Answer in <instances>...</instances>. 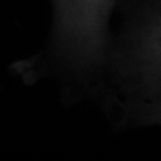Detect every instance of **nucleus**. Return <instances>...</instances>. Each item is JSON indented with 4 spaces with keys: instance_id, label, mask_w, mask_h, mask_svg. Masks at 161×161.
<instances>
[{
    "instance_id": "f03ea898",
    "label": "nucleus",
    "mask_w": 161,
    "mask_h": 161,
    "mask_svg": "<svg viewBox=\"0 0 161 161\" xmlns=\"http://www.w3.org/2000/svg\"><path fill=\"white\" fill-rule=\"evenodd\" d=\"M50 54L57 67L77 82L97 79L110 44L109 26L117 0H50Z\"/></svg>"
},
{
    "instance_id": "f257e3e1",
    "label": "nucleus",
    "mask_w": 161,
    "mask_h": 161,
    "mask_svg": "<svg viewBox=\"0 0 161 161\" xmlns=\"http://www.w3.org/2000/svg\"><path fill=\"white\" fill-rule=\"evenodd\" d=\"M109 94L125 118L153 124L161 112V0H140L103 67Z\"/></svg>"
},
{
    "instance_id": "7ed1b4c3",
    "label": "nucleus",
    "mask_w": 161,
    "mask_h": 161,
    "mask_svg": "<svg viewBox=\"0 0 161 161\" xmlns=\"http://www.w3.org/2000/svg\"><path fill=\"white\" fill-rule=\"evenodd\" d=\"M153 124H161V112L158 113V115L154 118V122Z\"/></svg>"
}]
</instances>
